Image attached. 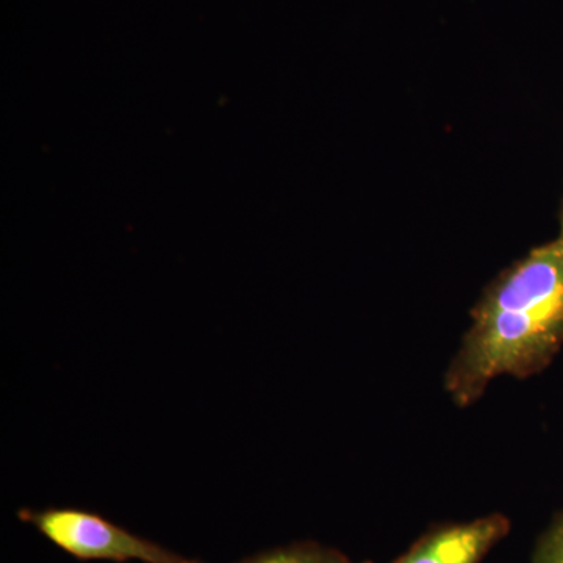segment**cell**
<instances>
[{"label":"cell","mask_w":563,"mask_h":563,"mask_svg":"<svg viewBox=\"0 0 563 563\" xmlns=\"http://www.w3.org/2000/svg\"><path fill=\"white\" fill-rule=\"evenodd\" d=\"M451 361L444 388L459 407L499 376L539 374L563 346V235L533 247L487 285Z\"/></svg>","instance_id":"cell-1"},{"label":"cell","mask_w":563,"mask_h":563,"mask_svg":"<svg viewBox=\"0 0 563 563\" xmlns=\"http://www.w3.org/2000/svg\"><path fill=\"white\" fill-rule=\"evenodd\" d=\"M18 518L80 561L201 563L173 553L168 548L143 539L88 510L73 507L22 509Z\"/></svg>","instance_id":"cell-2"},{"label":"cell","mask_w":563,"mask_h":563,"mask_svg":"<svg viewBox=\"0 0 563 563\" xmlns=\"http://www.w3.org/2000/svg\"><path fill=\"white\" fill-rule=\"evenodd\" d=\"M509 532L510 520L503 514L444 525L426 533L395 563H479Z\"/></svg>","instance_id":"cell-3"},{"label":"cell","mask_w":563,"mask_h":563,"mask_svg":"<svg viewBox=\"0 0 563 563\" xmlns=\"http://www.w3.org/2000/svg\"><path fill=\"white\" fill-rule=\"evenodd\" d=\"M236 563H351L346 555L317 543H295L254 554Z\"/></svg>","instance_id":"cell-4"},{"label":"cell","mask_w":563,"mask_h":563,"mask_svg":"<svg viewBox=\"0 0 563 563\" xmlns=\"http://www.w3.org/2000/svg\"><path fill=\"white\" fill-rule=\"evenodd\" d=\"M532 563H563V512L554 518L550 528L540 537Z\"/></svg>","instance_id":"cell-5"},{"label":"cell","mask_w":563,"mask_h":563,"mask_svg":"<svg viewBox=\"0 0 563 563\" xmlns=\"http://www.w3.org/2000/svg\"><path fill=\"white\" fill-rule=\"evenodd\" d=\"M559 224H561V235H563V198L561 202V209H559Z\"/></svg>","instance_id":"cell-6"}]
</instances>
